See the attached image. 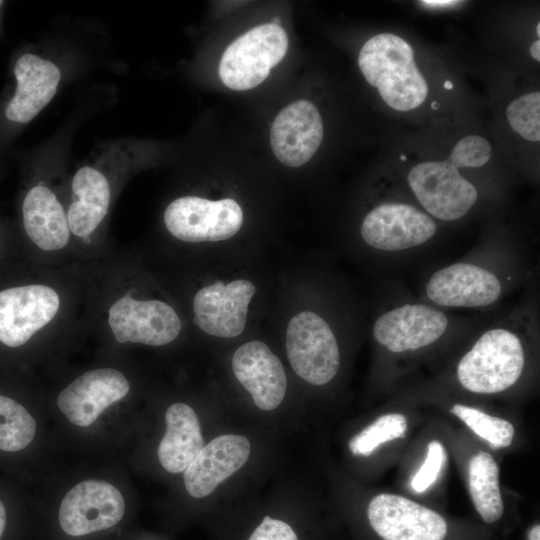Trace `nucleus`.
<instances>
[{"mask_svg":"<svg viewBox=\"0 0 540 540\" xmlns=\"http://www.w3.org/2000/svg\"><path fill=\"white\" fill-rule=\"evenodd\" d=\"M358 64L366 81L395 110L415 109L428 95V85L414 61V51L400 36L381 33L370 38L359 52Z\"/></svg>","mask_w":540,"mask_h":540,"instance_id":"1","label":"nucleus"},{"mask_svg":"<svg viewBox=\"0 0 540 540\" xmlns=\"http://www.w3.org/2000/svg\"><path fill=\"white\" fill-rule=\"evenodd\" d=\"M524 351L509 330L486 331L462 357L457 367L461 385L478 394H493L511 387L521 376Z\"/></svg>","mask_w":540,"mask_h":540,"instance_id":"2","label":"nucleus"},{"mask_svg":"<svg viewBox=\"0 0 540 540\" xmlns=\"http://www.w3.org/2000/svg\"><path fill=\"white\" fill-rule=\"evenodd\" d=\"M288 37L280 25L256 26L233 41L224 51L219 76L230 89L248 90L262 83L285 56Z\"/></svg>","mask_w":540,"mask_h":540,"instance_id":"3","label":"nucleus"},{"mask_svg":"<svg viewBox=\"0 0 540 540\" xmlns=\"http://www.w3.org/2000/svg\"><path fill=\"white\" fill-rule=\"evenodd\" d=\"M286 351L294 372L313 385H325L337 374L339 348L328 323L311 311L292 317L286 330Z\"/></svg>","mask_w":540,"mask_h":540,"instance_id":"4","label":"nucleus"},{"mask_svg":"<svg viewBox=\"0 0 540 540\" xmlns=\"http://www.w3.org/2000/svg\"><path fill=\"white\" fill-rule=\"evenodd\" d=\"M164 223L171 235L181 241L216 242L229 239L239 231L243 212L231 198L212 201L185 196L167 206Z\"/></svg>","mask_w":540,"mask_h":540,"instance_id":"5","label":"nucleus"},{"mask_svg":"<svg viewBox=\"0 0 540 540\" xmlns=\"http://www.w3.org/2000/svg\"><path fill=\"white\" fill-rule=\"evenodd\" d=\"M408 183L426 211L445 221L463 217L478 197L474 185L448 160L417 164L408 174Z\"/></svg>","mask_w":540,"mask_h":540,"instance_id":"6","label":"nucleus"},{"mask_svg":"<svg viewBox=\"0 0 540 540\" xmlns=\"http://www.w3.org/2000/svg\"><path fill=\"white\" fill-rule=\"evenodd\" d=\"M108 324L119 343L150 346L174 341L181 330L180 318L169 304L160 300H137L130 294L111 305Z\"/></svg>","mask_w":540,"mask_h":540,"instance_id":"7","label":"nucleus"},{"mask_svg":"<svg viewBox=\"0 0 540 540\" xmlns=\"http://www.w3.org/2000/svg\"><path fill=\"white\" fill-rule=\"evenodd\" d=\"M124 513V497L114 485L101 480H85L62 499L59 523L66 534L82 536L117 525Z\"/></svg>","mask_w":540,"mask_h":540,"instance_id":"8","label":"nucleus"},{"mask_svg":"<svg viewBox=\"0 0 540 540\" xmlns=\"http://www.w3.org/2000/svg\"><path fill=\"white\" fill-rule=\"evenodd\" d=\"M60 306L58 293L41 284L14 286L0 291V342L17 348L46 326Z\"/></svg>","mask_w":540,"mask_h":540,"instance_id":"9","label":"nucleus"},{"mask_svg":"<svg viewBox=\"0 0 540 540\" xmlns=\"http://www.w3.org/2000/svg\"><path fill=\"white\" fill-rule=\"evenodd\" d=\"M367 515L383 540H443L447 534V523L440 514L395 494L373 497Z\"/></svg>","mask_w":540,"mask_h":540,"instance_id":"10","label":"nucleus"},{"mask_svg":"<svg viewBox=\"0 0 540 540\" xmlns=\"http://www.w3.org/2000/svg\"><path fill=\"white\" fill-rule=\"evenodd\" d=\"M254 294V284L246 279L207 285L194 296V323L208 335L236 337L245 328L248 305Z\"/></svg>","mask_w":540,"mask_h":540,"instance_id":"11","label":"nucleus"},{"mask_svg":"<svg viewBox=\"0 0 540 540\" xmlns=\"http://www.w3.org/2000/svg\"><path fill=\"white\" fill-rule=\"evenodd\" d=\"M436 229L434 220L412 205L383 203L365 216L360 232L375 249L399 251L425 243Z\"/></svg>","mask_w":540,"mask_h":540,"instance_id":"12","label":"nucleus"},{"mask_svg":"<svg viewBox=\"0 0 540 540\" xmlns=\"http://www.w3.org/2000/svg\"><path fill=\"white\" fill-rule=\"evenodd\" d=\"M129 390V381L119 370L94 369L65 387L58 395L57 405L71 423L87 427L106 408L124 398Z\"/></svg>","mask_w":540,"mask_h":540,"instance_id":"13","label":"nucleus"},{"mask_svg":"<svg viewBox=\"0 0 540 540\" xmlns=\"http://www.w3.org/2000/svg\"><path fill=\"white\" fill-rule=\"evenodd\" d=\"M15 89L2 117L10 125L27 124L53 99L61 79L59 68L34 53L21 54L13 65Z\"/></svg>","mask_w":540,"mask_h":540,"instance_id":"14","label":"nucleus"},{"mask_svg":"<svg viewBox=\"0 0 540 540\" xmlns=\"http://www.w3.org/2000/svg\"><path fill=\"white\" fill-rule=\"evenodd\" d=\"M323 133L322 119L315 105L298 100L282 109L274 119L270 143L281 163L300 167L316 153Z\"/></svg>","mask_w":540,"mask_h":540,"instance_id":"15","label":"nucleus"},{"mask_svg":"<svg viewBox=\"0 0 540 540\" xmlns=\"http://www.w3.org/2000/svg\"><path fill=\"white\" fill-rule=\"evenodd\" d=\"M447 326L448 319L441 311L424 304H406L382 314L373 335L388 350L400 353L434 343Z\"/></svg>","mask_w":540,"mask_h":540,"instance_id":"16","label":"nucleus"},{"mask_svg":"<svg viewBox=\"0 0 540 540\" xmlns=\"http://www.w3.org/2000/svg\"><path fill=\"white\" fill-rule=\"evenodd\" d=\"M232 369L257 407L270 411L281 404L287 388L286 373L265 343L254 340L240 346L233 355Z\"/></svg>","mask_w":540,"mask_h":540,"instance_id":"17","label":"nucleus"},{"mask_svg":"<svg viewBox=\"0 0 540 540\" xmlns=\"http://www.w3.org/2000/svg\"><path fill=\"white\" fill-rule=\"evenodd\" d=\"M500 293L501 283L495 274L469 263H455L436 271L426 286L432 302L449 307L487 306Z\"/></svg>","mask_w":540,"mask_h":540,"instance_id":"18","label":"nucleus"},{"mask_svg":"<svg viewBox=\"0 0 540 540\" xmlns=\"http://www.w3.org/2000/svg\"><path fill=\"white\" fill-rule=\"evenodd\" d=\"M250 442L241 435H221L204 446L184 470V484L194 498L209 495L248 460Z\"/></svg>","mask_w":540,"mask_h":540,"instance_id":"19","label":"nucleus"},{"mask_svg":"<svg viewBox=\"0 0 540 540\" xmlns=\"http://www.w3.org/2000/svg\"><path fill=\"white\" fill-rule=\"evenodd\" d=\"M22 221L28 238L41 250L64 248L70 239L67 214L55 194L37 185L29 189L22 202Z\"/></svg>","mask_w":540,"mask_h":540,"instance_id":"20","label":"nucleus"},{"mask_svg":"<svg viewBox=\"0 0 540 540\" xmlns=\"http://www.w3.org/2000/svg\"><path fill=\"white\" fill-rule=\"evenodd\" d=\"M165 421L166 431L158 447V459L166 471L184 472L204 447L198 417L189 405L175 403L168 407Z\"/></svg>","mask_w":540,"mask_h":540,"instance_id":"21","label":"nucleus"},{"mask_svg":"<svg viewBox=\"0 0 540 540\" xmlns=\"http://www.w3.org/2000/svg\"><path fill=\"white\" fill-rule=\"evenodd\" d=\"M73 202L67 213L70 232L80 238L91 235L107 215L110 185L97 169L83 166L72 180Z\"/></svg>","mask_w":540,"mask_h":540,"instance_id":"22","label":"nucleus"},{"mask_svg":"<svg viewBox=\"0 0 540 540\" xmlns=\"http://www.w3.org/2000/svg\"><path fill=\"white\" fill-rule=\"evenodd\" d=\"M468 484L472 502L484 522L498 521L504 511L499 487V468L488 452H479L471 458Z\"/></svg>","mask_w":540,"mask_h":540,"instance_id":"23","label":"nucleus"},{"mask_svg":"<svg viewBox=\"0 0 540 540\" xmlns=\"http://www.w3.org/2000/svg\"><path fill=\"white\" fill-rule=\"evenodd\" d=\"M36 434V422L26 408L0 395V450L17 452L26 448Z\"/></svg>","mask_w":540,"mask_h":540,"instance_id":"24","label":"nucleus"},{"mask_svg":"<svg viewBox=\"0 0 540 540\" xmlns=\"http://www.w3.org/2000/svg\"><path fill=\"white\" fill-rule=\"evenodd\" d=\"M451 412L476 435L487 441L491 448H506L511 445L515 430L509 421L461 404L454 405Z\"/></svg>","mask_w":540,"mask_h":540,"instance_id":"25","label":"nucleus"},{"mask_svg":"<svg viewBox=\"0 0 540 540\" xmlns=\"http://www.w3.org/2000/svg\"><path fill=\"white\" fill-rule=\"evenodd\" d=\"M407 419L398 413L385 414L353 436L349 449L356 456H370L381 444L403 438Z\"/></svg>","mask_w":540,"mask_h":540,"instance_id":"26","label":"nucleus"},{"mask_svg":"<svg viewBox=\"0 0 540 540\" xmlns=\"http://www.w3.org/2000/svg\"><path fill=\"white\" fill-rule=\"evenodd\" d=\"M511 128L529 141L540 140V93L530 92L513 100L506 108Z\"/></svg>","mask_w":540,"mask_h":540,"instance_id":"27","label":"nucleus"},{"mask_svg":"<svg viewBox=\"0 0 540 540\" xmlns=\"http://www.w3.org/2000/svg\"><path fill=\"white\" fill-rule=\"evenodd\" d=\"M490 158L491 145L488 140L481 136L469 135L456 143L447 160L459 169L481 167Z\"/></svg>","mask_w":540,"mask_h":540,"instance_id":"28","label":"nucleus"},{"mask_svg":"<svg viewBox=\"0 0 540 540\" xmlns=\"http://www.w3.org/2000/svg\"><path fill=\"white\" fill-rule=\"evenodd\" d=\"M445 459V451L442 444L431 441L428 444L426 458L411 480V487L417 493L425 492L434 482L440 473Z\"/></svg>","mask_w":540,"mask_h":540,"instance_id":"29","label":"nucleus"},{"mask_svg":"<svg viewBox=\"0 0 540 540\" xmlns=\"http://www.w3.org/2000/svg\"><path fill=\"white\" fill-rule=\"evenodd\" d=\"M248 540H298V537L286 522L265 516Z\"/></svg>","mask_w":540,"mask_h":540,"instance_id":"30","label":"nucleus"},{"mask_svg":"<svg viewBox=\"0 0 540 540\" xmlns=\"http://www.w3.org/2000/svg\"><path fill=\"white\" fill-rule=\"evenodd\" d=\"M420 3H422L424 6H427V7L442 8V7L455 6L456 4L461 3V2L454 1V0H424V1H420Z\"/></svg>","mask_w":540,"mask_h":540,"instance_id":"31","label":"nucleus"},{"mask_svg":"<svg viewBox=\"0 0 540 540\" xmlns=\"http://www.w3.org/2000/svg\"><path fill=\"white\" fill-rule=\"evenodd\" d=\"M6 526V510L3 502L0 500V540Z\"/></svg>","mask_w":540,"mask_h":540,"instance_id":"32","label":"nucleus"},{"mask_svg":"<svg viewBox=\"0 0 540 540\" xmlns=\"http://www.w3.org/2000/svg\"><path fill=\"white\" fill-rule=\"evenodd\" d=\"M530 55L535 59L537 62L540 61V41L536 40L530 47Z\"/></svg>","mask_w":540,"mask_h":540,"instance_id":"33","label":"nucleus"},{"mask_svg":"<svg viewBox=\"0 0 540 540\" xmlns=\"http://www.w3.org/2000/svg\"><path fill=\"white\" fill-rule=\"evenodd\" d=\"M529 540H540V526L537 524L531 528L528 534Z\"/></svg>","mask_w":540,"mask_h":540,"instance_id":"34","label":"nucleus"},{"mask_svg":"<svg viewBox=\"0 0 540 540\" xmlns=\"http://www.w3.org/2000/svg\"><path fill=\"white\" fill-rule=\"evenodd\" d=\"M444 88H446V89H452V88H453V84H452L450 81H445V83H444Z\"/></svg>","mask_w":540,"mask_h":540,"instance_id":"35","label":"nucleus"},{"mask_svg":"<svg viewBox=\"0 0 540 540\" xmlns=\"http://www.w3.org/2000/svg\"><path fill=\"white\" fill-rule=\"evenodd\" d=\"M536 32H537V35L539 36L540 35V22L537 23Z\"/></svg>","mask_w":540,"mask_h":540,"instance_id":"36","label":"nucleus"},{"mask_svg":"<svg viewBox=\"0 0 540 540\" xmlns=\"http://www.w3.org/2000/svg\"><path fill=\"white\" fill-rule=\"evenodd\" d=\"M436 105H437V102H433L432 103V108L437 109Z\"/></svg>","mask_w":540,"mask_h":540,"instance_id":"37","label":"nucleus"},{"mask_svg":"<svg viewBox=\"0 0 540 540\" xmlns=\"http://www.w3.org/2000/svg\"><path fill=\"white\" fill-rule=\"evenodd\" d=\"M400 159L403 160V161L406 160L405 155H402V156L400 157Z\"/></svg>","mask_w":540,"mask_h":540,"instance_id":"38","label":"nucleus"},{"mask_svg":"<svg viewBox=\"0 0 540 540\" xmlns=\"http://www.w3.org/2000/svg\"><path fill=\"white\" fill-rule=\"evenodd\" d=\"M2 4H3V2H2V1H0V6H1Z\"/></svg>","mask_w":540,"mask_h":540,"instance_id":"39","label":"nucleus"}]
</instances>
